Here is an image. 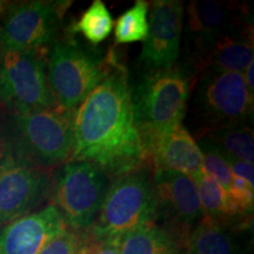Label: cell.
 Returning <instances> with one entry per match:
<instances>
[{
  "instance_id": "7a4b0ae2",
  "label": "cell",
  "mask_w": 254,
  "mask_h": 254,
  "mask_svg": "<svg viewBox=\"0 0 254 254\" xmlns=\"http://www.w3.org/2000/svg\"><path fill=\"white\" fill-rule=\"evenodd\" d=\"M190 80L179 67L151 69L132 91L133 111L146 151L160 136L182 125Z\"/></svg>"
},
{
  "instance_id": "9c48e42d",
  "label": "cell",
  "mask_w": 254,
  "mask_h": 254,
  "mask_svg": "<svg viewBox=\"0 0 254 254\" xmlns=\"http://www.w3.org/2000/svg\"><path fill=\"white\" fill-rule=\"evenodd\" d=\"M69 2L31 0L11 4L0 27V50L41 52L57 36Z\"/></svg>"
},
{
  "instance_id": "4316f807",
  "label": "cell",
  "mask_w": 254,
  "mask_h": 254,
  "mask_svg": "<svg viewBox=\"0 0 254 254\" xmlns=\"http://www.w3.org/2000/svg\"><path fill=\"white\" fill-rule=\"evenodd\" d=\"M232 174L234 177L245 180L251 186H254V167L253 164L241 160H227Z\"/></svg>"
},
{
  "instance_id": "8992f818",
  "label": "cell",
  "mask_w": 254,
  "mask_h": 254,
  "mask_svg": "<svg viewBox=\"0 0 254 254\" xmlns=\"http://www.w3.org/2000/svg\"><path fill=\"white\" fill-rule=\"evenodd\" d=\"M111 185V178L94 165L69 160L55 186V205L66 227L86 232L94 224Z\"/></svg>"
},
{
  "instance_id": "f1b7e54d",
  "label": "cell",
  "mask_w": 254,
  "mask_h": 254,
  "mask_svg": "<svg viewBox=\"0 0 254 254\" xmlns=\"http://www.w3.org/2000/svg\"><path fill=\"white\" fill-rule=\"evenodd\" d=\"M12 2L9 1H4V0H0V17H4L6 11H7L9 5H11Z\"/></svg>"
},
{
  "instance_id": "9a60e30c",
  "label": "cell",
  "mask_w": 254,
  "mask_h": 254,
  "mask_svg": "<svg viewBox=\"0 0 254 254\" xmlns=\"http://www.w3.org/2000/svg\"><path fill=\"white\" fill-rule=\"evenodd\" d=\"M154 171H173L194 178L202 172V151L184 126L158 139L147 153Z\"/></svg>"
},
{
  "instance_id": "7402d4cb",
  "label": "cell",
  "mask_w": 254,
  "mask_h": 254,
  "mask_svg": "<svg viewBox=\"0 0 254 254\" xmlns=\"http://www.w3.org/2000/svg\"><path fill=\"white\" fill-rule=\"evenodd\" d=\"M148 9L145 0H136L131 8L120 15L114 27L117 44H132L144 41L148 33Z\"/></svg>"
},
{
  "instance_id": "44dd1931",
  "label": "cell",
  "mask_w": 254,
  "mask_h": 254,
  "mask_svg": "<svg viewBox=\"0 0 254 254\" xmlns=\"http://www.w3.org/2000/svg\"><path fill=\"white\" fill-rule=\"evenodd\" d=\"M113 30V18L103 0H93L75 24L73 32L80 33L91 45H99Z\"/></svg>"
},
{
  "instance_id": "f546056e",
  "label": "cell",
  "mask_w": 254,
  "mask_h": 254,
  "mask_svg": "<svg viewBox=\"0 0 254 254\" xmlns=\"http://www.w3.org/2000/svg\"><path fill=\"white\" fill-rule=\"evenodd\" d=\"M4 153H5L4 146H2L1 142H0V160H1V158H2V155H4Z\"/></svg>"
},
{
  "instance_id": "ba28073f",
  "label": "cell",
  "mask_w": 254,
  "mask_h": 254,
  "mask_svg": "<svg viewBox=\"0 0 254 254\" xmlns=\"http://www.w3.org/2000/svg\"><path fill=\"white\" fill-rule=\"evenodd\" d=\"M0 99L14 113L56 106L43 53L0 50Z\"/></svg>"
},
{
  "instance_id": "e0dca14e",
  "label": "cell",
  "mask_w": 254,
  "mask_h": 254,
  "mask_svg": "<svg viewBox=\"0 0 254 254\" xmlns=\"http://www.w3.org/2000/svg\"><path fill=\"white\" fill-rule=\"evenodd\" d=\"M186 254H240V247L227 224L202 217L190 233Z\"/></svg>"
},
{
  "instance_id": "52a82bcc",
  "label": "cell",
  "mask_w": 254,
  "mask_h": 254,
  "mask_svg": "<svg viewBox=\"0 0 254 254\" xmlns=\"http://www.w3.org/2000/svg\"><path fill=\"white\" fill-rule=\"evenodd\" d=\"M199 81L194 104L206 124L201 135L252 123L253 94L247 90L243 73L204 71Z\"/></svg>"
},
{
  "instance_id": "ffe728a7",
  "label": "cell",
  "mask_w": 254,
  "mask_h": 254,
  "mask_svg": "<svg viewBox=\"0 0 254 254\" xmlns=\"http://www.w3.org/2000/svg\"><path fill=\"white\" fill-rule=\"evenodd\" d=\"M198 190L202 217L217 220L224 224L232 219L240 217L232 204L228 193L219 184L202 172L193 178Z\"/></svg>"
},
{
  "instance_id": "2e32d148",
  "label": "cell",
  "mask_w": 254,
  "mask_h": 254,
  "mask_svg": "<svg viewBox=\"0 0 254 254\" xmlns=\"http://www.w3.org/2000/svg\"><path fill=\"white\" fill-rule=\"evenodd\" d=\"M252 27L218 39L206 52L196 57L199 72H237L244 73L253 62Z\"/></svg>"
},
{
  "instance_id": "277c9868",
  "label": "cell",
  "mask_w": 254,
  "mask_h": 254,
  "mask_svg": "<svg viewBox=\"0 0 254 254\" xmlns=\"http://www.w3.org/2000/svg\"><path fill=\"white\" fill-rule=\"evenodd\" d=\"M114 57L98 53L63 39L53 44L46 63L47 82L57 106L74 112L109 73Z\"/></svg>"
},
{
  "instance_id": "4fadbf2b",
  "label": "cell",
  "mask_w": 254,
  "mask_h": 254,
  "mask_svg": "<svg viewBox=\"0 0 254 254\" xmlns=\"http://www.w3.org/2000/svg\"><path fill=\"white\" fill-rule=\"evenodd\" d=\"M67 230L53 204L0 227V254H38Z\"/></svg>"
},
{
  "instance_id": "484cf974",
  "label": "cell",
  "mask_w": 254,
  "mask_h": 254,
  "mask_svg": "<svg viewBox=\"0 0 254 254\" xmlns=\"http://www.w3.org/2000/svg\"><path fill=\"white\" fill-rule=\"evenodd\" d=\"M80 254H122L120 253V240H97L88 237L86 233H82Z\"/></svg>"
},
{
  "instance_id": "30bf717a",
  "label": "cell",
  "mask_w": 254,
  "mask_h": 254,
  "mask_svg": "<svg viewBox=\"0 0 254 254\" xmlns=\"http://www.w3.org/2000/svg\"><path fill=\"white\" fill-rule=\"evenodd\" d=\"M50 176L23 155L4 153L0 160V226L30 213L46 198Z\"/></svg>"
},
{
  "instance_id": "7c38bea8",
  "label": "cell",
  "mask_w": 254,
  "mask_h": 254,
  "mask_svg": "<svg viewBox=\"0 0 254 254\" xmlns=\"http://www.w3.org/2000/svg\"><path fill=\"white\" fill-rule=\"evenodd\" d=\"M150 7L148 33L139 60L151 69L173 67L180 52L184 5L179 0H155Z\"/></svg>"
},
{
  "instance_id": "ac0fdd59",
  "label": "cell",
  "mask_w": 254,
  "mask_h": 254,
  "mask_svg": "<svg viewBox=\"0 0 254 254\" xmlns=\"http://www.w3.org/2000/svg\"><path fill=\"white\" fill-rule=\"evenodd\" d=\"M186 246L157 222L126 233L120 239L122 254H183Z\"/></svg>"
},
{
  "instance_id": "cb8c5ba5",
  "label": "cell",
  "mask_w": 254,
  "mask_h": 254,
  "mask_svg": "<svg viewBox=\"0 0 254 254\" xmlns=\"http://www.w3.org/2000/svg\"><path fill=\"white\" fill-rule=\"evenodd\" d=\"M227 193L238 214L243 215L252 213L254 206L253 186H251L245 180L233 176Z\"/></svg>"
},
{
  "instance_id": "8fae6325",
  "label": "cell",
  "mask_w": 254,
  "mask_h": 254,
  "mask_svg": "<svg viewBox=\"0 0 254 254\" xmlns=\"http://www.w3.org/2000/svg\"><path fill=\"white\" fill-rule=\"evenodd\" d=\"M153 184L157 219H163V227L186 246L190 233L202 218L194 180L173 171H154Z\"/></svg>"
},
{
  "instance_id": "5b68a950",
  "label": "cell",
  "mask_w": 254,
  "mask_h": 254,
  "mask_svg": "<svg viewBox=\"0 0 254 254\" xmlns=\"http://www.w3.org/2000/svg\"><path fill=\"white\" fill-rule=\"evenodd\" d=\"M74 112L59 106L15 113L14 125L24 158L41 167H55L71 160Z\"/></svg>"
},
{
  "instance_id": "6da1fadb",
  "label": "cell",
  "mask_w": 254,
  "mask_h": 254,
  "mask_svg": "<svg viewBox=\"0 0 254 254\" xmlns=\"http://www.w3.org/2000/svg\"><path fill=\"white\" fill-rule=\"evenodd\" d=\"M73 136L71 160L94 165L113 179L147 163L128 75L116 58L104 80L75 111Z\"/></svg>"
},
{
  "instance_id": "5bb4252c",
  "label": "cell",
  "mask_w": 254,
  "mask_h": 254,
  "mask_svg": "<svg viewBox=\"0 0 254 254\" xmlns=\"http://www.w3.org/2000/svg\"><path fill=\"white\" fill-rule=\"evenodd\" d=\"M246 13L240 6L215 0H194L187 6L189 34L196 47L195 58L206 52L218 39L252 27L245 23Z\"/></svg>"
},
{
  "instance_id": "d4e9b609",
  "label": "cell",
  "mask_w": 254,
  "mask_h": 254,
  "mask_svg": "<svg viewBox=\"0 0 254 254\" xmlns=\"http://www.w3.org/2000/svg\"><path fill=\"white\" fill-rule=\"evenodd\" d=\"M81 236L66 230L56 239L50 241L38 254H80Z\"/></svg>"
},
{
  "instance_id": "603a6c76",
  "label": "cell",
  "mask_w": 254,
  "mask_h": 254,
  "mask_svg": "<svg viewBox=\"0 0 254 254\" xmlns=\"http://www.w3.org/2000/svg\"><path fill=\"white\" fill-rule=\"evenodd\" d=\"M202 150H204L202 170L227 192L232 183V178H233L227 160L217 151L211 150V148H202Z\"/></svg>"
},
{
  "instance_id": "d6986e66",
  "label": "cell",
  "mask_w": 254,
  "mask_h": 254,
  "mask_svg": "<svg viewBox=\"0 0 254 254\" xmlns=\"http://www.w3.org/2000/svg\"><path fill=\"white\" fill-rule=\"evenodd\" d=\"M202 148L217 151L226 160H241L253 164L254 134L250 125L218 128L201 135Z\"/></svg>"
},
{
  "instance_id": "3957f363",
  "label": "cell",
  "mask_w": 254,
  "mask_h": 254,
  "mask_svg": "<svg viewBox=\"0 0 254 254\" xmlns=\"http://www.w3.org/2000/svg\"><path fill=\"white\" fill-rule=\"evenodd\" d=\"M157 213L153 177L144 166L114 178L94 224L84 233L97 240H120L128 232L157 221Z\"/></svg>"
},
{
  "instance_id": "83f0119b",
  "label": "cell",
  "mask_w": 254,
  "mask_h": 254,
  "mask_svg": "<svg viewBox=\"0 0 254 254\" xmlns=\"http://www.w3.org/2000/svg\"><path fill=\"white\" fill-rule=\"evenodd\" d=\"M253 71H254V63L252 62L247 66L245 72L243 73L244 75V81H245V85L247 90L250 91L251 94L254 93V81H253Z\"/></svg>"
}]
</instances>
